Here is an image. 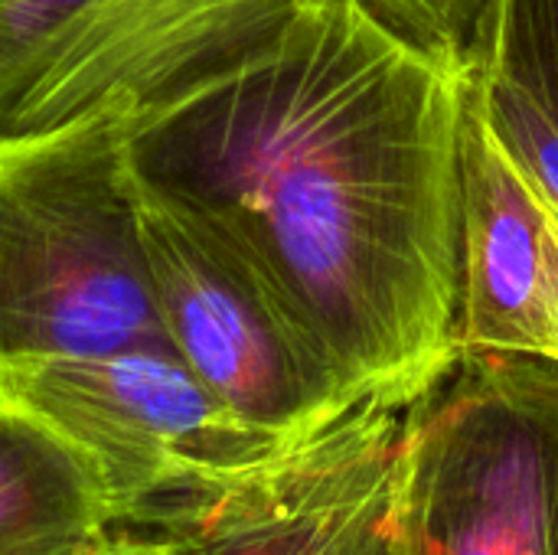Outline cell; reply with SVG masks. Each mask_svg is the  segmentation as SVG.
Returning <instances> with one entry per match:
<instances>
[{"label": "cell", "instance_id": "6da1fadb", "mask_svg": "<svg viewBox=\"0 0 558 555\" xmlns=\"http://www.w3.org/2000/svg\"><path fill=\"white\" fill-rule=\"evenodd\" d=\"M474 75L353 0L137 118L128 170L229 239L356 399L405 409L454 357Z\"/></svg>", "mask_w": 558, "mask_h": 555}, {"label": "cell", "instance_id": "7a4b0ae2", "mask_svg": "<svg viewBox=\"0 0 558 555\" xmlns=\"http://www.w3.org/2000/svg\"><path fill=\"white\" fill-rule=\"evenodd\" d=\"M101 105L0 134V357L167 347L144 272L128 137Z\"/></svg>", "mask_w": 558, "mask_h": 555}, {"label": "cell", "instance_id": "3957f363", "mask_svg": "<svg viewBox=\"0 0 558 555\" xmlns=\"http://www.w3.org/2000/svg\"><path fill=\"white\" fill-rule=\"evenodd\" d=\"M373 555H558V360L458 350L402 409Z\"/></svg>", "mask_w": 558, "mask_h": 555}, {"label": "cell", "instance_id": "277c9868", "mask_svg": "<svg viewBox=\"0 0 558 555\" xmlns=\"http://www.w3.org/2000/svg\"><path fill=\"white\" fill-rule=\"evenodd\" d=\"M307 0H0V134L101 105L157 114L242 62Z\"/></svg>", "mask_w": 558, "mask_h": 555}, {"label": "cell", "instance_id": "5b68a950", "mask_svg": "<svg viewBox=\"0 0 558 555\" xmlns=\"http://www.w3.org/2000/svg\"><path fill=\"white\" fill-rule=\"evenodd\" d=\"M0 412L43 429L88 468L111 530L288 445L232 415L167 347L7 353Z\"/></svg>", "mask_w": 558, "mask_h": 555}, {"label": "cell", "instance_id": "8992f818", "mask_svg": "<svg viewBox=\"0 0 558 555\" xmlns=\"http://www.w3.org/2000/svg\"><path fill=\"white\" fill-rule=\"evenodd\" d=\"M128 180L163 337L232 415L294 442L356 406L284 301L229 239L131 170Z\"/></svg>", "mask_w": 558, "mask_h": 555}, {"label": "cell", "instance_id": "52a82bcc", "mask_svg": "<svg viewBox=\"0 0 558 555\" xmlns=\"http://www.w3.org/2000/svg\"><path fill=\"white\" fill-rule=\"evenodd\" d=\"M402 409L366 399L219 481L163 497L111 533L134 555H373Z\"/></svg>", "mask_w": 558, "mask_h": 555}, {"label": "cell", "instance_id": "ba28073f", "mask_svg": "<svg viewBox=\"0 0 558 555\" xmlns=\"http://www.w3.org/2000/svg\"><path fill=\"white\" fill-rule=\"evenodd\" d=\"M458 350L556 357L558 222L497 141L474 82L461 170Z\"/></svg>", "mask_w": 558, "mask_h": 555}, {"label": "cell", "instance_id": "9c48e42d", "mask_svg": "<svg viewBox=\"0 0 558 555\" xmlns=\"http://www.w3.org/2000/svg\"><path fill=\"white\" fill-rule=\"evenodd\" d=\"M114 540L88 468L43 429L0 419V555H85Z\"/></svg>", "mask_w": 558, "mask_h": 555}, {"label": "cell", "instance_id": "30bf717a", "mask_svg": "<svg viewBox=\"0 0 558 555\" xmlns=\"http://www.w3.org/2000/svg\"><path fill=\"white\" fill-rule=\"evenodd\" d=\"M474 92L497 141L558 222V101L507 52L474 75Z\"/></svg>", "mask_w": 558, "mask_h": 555}, {"label": "cell", "instance_id": "8fae6325", "mask_svg": "<svg viewBox=\"0 0 558 555\" xmlns=\"http://www.w3.org/2000/svg\"><path fill=\"white\" fill-rule=\"evenodd\" d=\"M412 46L477 75L510 46L517 0H353Z\"/></svg>", "mask_w": 558, "mask_h": 555}, {"label": "cell", "instance_id": "7c38bea8", "mask_svg": "<svg viewBox=\"0 0 558 555\" xmlns=\"http://www.w3.org/2000/svg\"><path fill=\"white\" fill-rule=\"evenodd\" d=\"M85 555H134V553H131V550H128V546H124V543L114 536L108 546H101V550H92V553H85Z\"/></svg>", "mask_w": 558, "mask_h": 555}, {"label": "cell", "instance_id": "4fadbf2b", "mask_svg": "<svg viewBox=\"0 0 558 555\" xmlns=\"http://www.w3.org/2000/svg\"><path fill=\"white\" fill-rule=\"evenodd\" d=\"M0 419H3V412H0Z\"/></svg>", "mask_w": 558, "mask_h": 555}]
</instances>
